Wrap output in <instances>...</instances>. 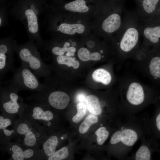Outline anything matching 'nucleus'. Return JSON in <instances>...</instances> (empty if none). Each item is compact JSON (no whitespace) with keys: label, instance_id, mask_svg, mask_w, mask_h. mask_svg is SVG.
I'll return each mask as SVG.
<instances>
[{"label":"nucleus","instance_id":"12","mask_svg":"<svg viewBox=\"0 0 160 160\" xmlns=\"http://www.w3.org/2000/svg\"><path fill=\"white\" fill-rule=\"evenodd\" d=\"M24 114L47 136L54 129L55 115L52 109L46 104L32 101L26 104Z\"/></svg>","mask_w":160,"mask_h":160},{"label":"nucleus","instance_id":"14","mask_svg":"<svg viewBox=\"0 0 160 160\" xmlns=\"http://www.w3.org/2000/svg\"><path fill=\"white\" fill-rule=\"evenodd\" d=\"M18 92L6 84H0V110L1 113L18 116L23 113L26 104L18 94Z\"/></svg>","mask_w":160,"mask_h":160},{"label":"nucleus","instance_id":"37","mask_svg":"<svg viewBox=\"0 0 160 160\" xmlns=\"http://www.w3.org/2000/svg\"></svg>","mask_w":160,"mask_h":160},{"label":"nucleus","instance_id":"7","mask_svg":"<svg viewBox=\"0 0 160 160\" xmlns=\"http://www.w3.org/2000/svg\"><path fill=\"white\" fill-rule=\"evenodd\" d=\"M131 59L134 68L160 88V46L146 50L140 47Z\"/></svg>","mask_w":160,"mask_h":160},{"label":"nucleus","instance_id":"18","mask_svg":"<svg viewBox=\"0 0 160 160\" xmlns=\"http://www.w3.org/2000/svg\"><path fill=\"white\" fill-rule=\"evenodd\" d=\"M141 144L136 151L127 159L135 160H150L153 153L156 151L159 143L157 140L149 135L141 139Z\"/></svg>","mask_w":160,"mask_h":160},{"label":"nucleus","instance_id":"34","mask_svg":"<svg viewBox=\"0 0 160 160\" xmlns=\"http://www.w3.org/2000/svg\"><path fill=\"white\" fill-rule=\"evenodd\" d=\"M8 0H0V5L4 4V3Z\"/></svg>","mask_w":160,"mask_h":160},{"label":"nucleus","instance_id":"24","mask_svg":"<svg viewBox=\"0 0 160 160\" xmlns=\"http://www.w3.org/2000/svg\"><path fill=\"white\" fill-rule=\"evenodd\" d=\"M92 76L95 81L100 83L105 86L111 84L113 78L111 73L103 68H100L95 70Z\"/></svg>","mask_w":160,"mask_h":160},{"label":"nucleus","instance_id":"22","mask_svg":"<svg viewBox=\"0 0 160 160\" xmlns=\"http://www.w3.org/2000/svg\"><path fill=\"white\" fill-rule=\"evenodd\" d=\"M85 103L89 112L95 115H100L103 112L102 107H106V106L105 101H103L101 104L98 98L92 95L86 97Z\"/></svg>","mask_w":160,"mask_h":160},{"label":"nucleus","instance_id":"13","mask_svg":"<svg viewBox=\"0 0 160 160\" xmlns=\"http://www.w3.org/2000/svg\"><path fill=\"white\" fill-rule=\"evenodd\" d=\"M13 76L7 83L8 86L19 92L22 90L42 91L44 88L43 84H41L38 78L26 65L21 63L18 68L12 71Z\"/></svg>","mask_w":160,"mask_h":160},{"label":"nucleus","instance_id":"20","mask_svg":"<svg viewBox=\"0 0 160 160\" xmlns=\"http://www.w3.org/2000/svg\"><path fill=\"white\" fill-rule=\"evenodd\" d=\"M136 11L140 19L160 17V0H140Z\"/></svg>","mask_w":160,"mask_h":160},{"label":"nucleus","instance_id":"9","mask_svg":"<svg viewBox=\"0 0 160 160\" xmlns=\"http://www.w3.org/2000/svg\"><path fill=\"white\" fill-rule=\"evenodd\" d=\"M15 123V142L26 147L41 148L47 135L31 122L24 113L18 116Z\"/></svg>","mask_w":160,"mask_h":160},{"label":"nucleus","instance_id":"25","mask_svg":"<svg viewBox=\"0 0 160 160\" xmlns=\"http://www.w3.org/2000/svg\"><path fill=\"white\" fill-rule=\"evenodd\" d=\"M53 57V59H55V63L59 65L72 67L75 69L78 68L79 66V62L76 60L75 57L59 56Z\"/></svg>","mask_w":160,"mask_h":160},{"label":"nucleus","instance_id":"10","mask_svg":"<svg viewBox=\"0 0 160 160\" xmlns=\"http://www.w3.org/2000/svg\"><path fill=\"white\" fill-rule=\"evenodd\" d=\"M105 0H72L58 4H47V9L54 12H66L83 15L92 20L98 15Z\"/></svg>","mask_w":160,"mask_h":160},{"label":"nucleus","instance_id":"32","mask_svg":"<svg viewBox=\"0 0 160 160\" xmlns=\"http://www.w3.org/2000/svg\"><path fill=\"white\" fill-rule=\"evenodd\" d=\"M86 97L85 95L82 93H80L77 96V99L80 103H84L85 102Z\"/></svg>","mask_w":160,"mask_h":160},{"label":"nucleus","instance_id":"23","mask_svg":"<svg viewBox=\"0 0 160 160\" xmlns=\"http://www.w3.org/2000/svg\"><path fill=\"white\" fill-rule=\"evenodd\" d=\"M77 55L79 58L83 61H99L106 58L109 56L99 52L91 53L87 48L83 46L78 49Z\"/></svg>","mask_w":160,"mask_h":160},{"label":"nucleus","instance_id":"19","mask_svg":"<svg viewBox=\"0 0 160 160\" xmlns=\"http://www.w3.org/2000/svg\"><path fill=\"white\" fill-rule=\"evenodd\" d=\"M17 116L1 113L0 115V144L14 139L15 134Z\"/></svg>","mask_w":160,"mask_h":160},{"label":"nucleus","instance_id":"15","mask_svg":"<svg viewBox=\"0 0 160 160\" xmlns=\"http://www.w3.org/2000/svg\"><path fill=\"white\" fill-rule=\"evenodd\" d=\"M139 23L143 37L141 48L146 50L160 46V17L139 19Z\"/></svg>","mask_w":160,"mask_h":160},{"label":"nucleus","instance_id":"28","mask_svg":"<svg viewBox=\"0 0 160 160\" xmlns=\"http://www.w3.org/2000/svg\"><path fill=\"white\" fill-rule=\"evenodd\" d=\"M69 154V151L66 147H63L56 151L52 156L49 157L48 160H62L66 159Z\"/></svg>","mask_w":160,"mask_h":160},{"label":"nucleus","instance_id":"3","mask_svg":"<svg viewBox=\"0 0 160 160\" xmlns=\"http://www.w3.org/2000/svg\"><path fill=\"white\" fill-rule=\"evenodd\" d=\"M148 119L147 116L134 115L125 117L119 122V128L111 136L110 143L117 145L120 159H127L138 140L149 135Z\"/></svg>","mask_w":160,"mask_h":160},{"label":"nucleus","instance_id":"16","mask_svg":"<svg viewBox=\"0 0 160 160\" xmlns=\"http://www.w3.org/2000/svg\"><path fill=\"white\" fill-rule=\"evenodd\" d=\"M0 148L10 155L11 160H43L41 148L26 147L15 142L10 141L1 145Z\"/></svg>","mask_w":160,"mask_h":160},{"label":"nucleus","instance_id":"29","mask_svg":"<svg viewBox=\"0 0 160 160\" xmlns=\"http://www.w3.org/2000/svg\"><path fill=\"white\" fill-rule=\"evenodd\" d=\"M0 28L6 25L7 23V8L4 4L0 5Z\"/></svg>","mask_w":160,"mask_h":160},{"label":"nucleus","instance_id":"1","mask_svg":"<svg viewBox=\"0 0 160 160\" xmlns=\"http://www.w3.org/2000/svg\"><path fill=\"white\" fill-rule=\"evenodd\" d=\"M119 90L120 103L127 116L136 115L160 98V92L129 73L120 79Z\"/></svg>","mask_w":160,"mask_h":160},{"label":"nucleus","instance_id":"2","mask_svg":"<svg viewBox=\"0 0 160 160\" xmlns=\"http://www.w3.org/2000/svg\"><path fill=\"white\" fill-rule=\"evenodd\" d=\"M139 22L136 11L125 12L121 26L109 41L120 65L131 59L140 47Z\"/></svg>","mask_w":160,"mask_h":160},{"label":"nucleus","instance_id":"4","mask_svg":"<svg viewBox=\"0 0 160 160\" xmlns=\"http://www.w3.org/2000/svg\"><path fill=\"white\" fill-rule=\"evenodd\" d=\"M47 4L44 0H16L10 11V14L23 23L29 40L35 42L38 48L43 49L44 44L40 33L39 18L45 11Z\"/></svg>","mask_w":160,"mask_h":160},{"label":"nucleus","instance_id":"21","mask_svg":"<svg viewBox=\"0 0 160 160\" xmlns=\"http://www.w3.org/2000/svg\"><path fill=\"white\" fill-rule=\"evenodd\" d=\"M155 110L149 118L148 124L150 136L156 140L160 139V98L154 104Z\"/></svg>","mask_w":160,"mask_h":160},{"label":"nucleus","instance_id":"8","mask_svg":"<svg viewBox=\"0 0 160 160\" xmlns=\"http://www.w3.org/2000/svg\"><path fill=\"white\" fill-rule=\"evenodd\" d=\"M37 49L35 42L29 40L24 44H17L15 52L21 64L28 67L38 78H44L50 74L51 68L43 61Z\"/></svg>","mask_w":160,"mask_h":160},{"label":"nucleus","instance_id":"36","mask_svg":"<svg viewBox=\"0 0 160 160\" xmlns=\"http://www.w3.org/2000/svg\"><path fill=\"white\" fill-rule=\"evenodd\" d=\"M140 0H137V2H138V1H139Z\"/></svg>","mask_w":160,"mask_h":160},{"label":"nucleus","instance_id":"31","mask_svg":"<svg viewBox=\"0 0 160 160\" xmlns=\"http://www.w3.org/2000/svg\"><path fill=\"white\" fill-rule=\"evenodd\" d=\"M106 130L107 128L105 127H101L96 131L95 133V134L97 136H99L102 134Z\"/></svg>","mask_w":160,"mask_h":160},{"label":"nucleus","instance_id":"30","mask_svg":"<svg viewBox=\"0 0 160 160\" xmlns=\"http://www.w3.org/2000/svg\"><path fill=\"white\" fill-rule=\"evenodd\" d=\"M109 135V132L107 129L102 135L97 136V142L99 145H103L108 138Z\"/></svg>","mask_w":160,"mask_h":160},{"label":"nucleus","instance_id":"33","mask_svg":"<svg viewBox=\"0 0 160 160\" xmlns=\"http://www.w3.org/2000/svg\"><path fill=\"white\" fill-rule=\"evenodd\" d=\"M48 4H58L62 3L66 0H44Z\"/></svg>","mask_w":160,"mask_h":160},{"label":"nucleus","instance_id":"11","mask_svg":"<svg viewBox=\"0 0 160 160\" xmlns=\"http://www.w3.org/2000/svg\"><path fill=\"white\" fill-rule=\"evenodd\" d=\"M43 84L42 91L32 94L27 99L44 103L52 109L62 110L66 108L70 101L68 94L63 91L55 90L49 75L44 78Z\"/></svg>","mask_w":160,"mask_h":160},{"label":"nucleus","instance_id":"5","mask_svg":"<svg viewBox=\"0 0 160 160\" xmlns=\"http://www.w3.org/2000/svg\"><path fill=\"white\" fill-rule=\"evenodd\" d=\"M47 31L51 34L79 37L91 33L92 19L86 16L66 12H54L47 9Z\"/></svg>","mask_w":160,"mask_h":160},{"label":"nucleus","instance_id":"26","mask_svg":"<svg viewBox=\"0 0 160 160\" xmlns=\"http://www.w3.org/2000/svg\"><path fill=\"white\" fill-rule=\"evenodd\" d=\"M98 117L93 114L88 115L80 125L79 131L81 134L85 133L92 124L97 122Z\"/></svg>","mask_w":160,"mask_h":160},{"label":"nucleus","instance_id":"27","mask_svg":"<svg viewBox=\"0 0 160 160\" xmlns=\"http://www.w3.org/2000/svg\"><path fill=\"white\" fill-rule=\"evenodd\" d=\"M77 113L72 118L73 121L75 123H79L85 115L87 112V106L84 103H79L76 105Z\"/></svg>","mask_w":160,"mask_h":160},{"label":"nucleus","instance_id":"17","mask_svg":"<svg viewBox=\"0 0 160 160\" xmlns=\"http://www.w3.org/2000/svg\"><path fill=\"white\" fill-rule=\"evenodd\" d=\"M12 35L0 39V79L1 80L9 71H12L14 66V52L17 44Z\"/></svg>","mask_w":160,"mask_h":160},{"label":"nucleus","instance_id":"35","mask_svg":"<svg viewBox=\"0 0 160 160\" xmlns=\"http://www.w3.org/2000/svg\"><path fill=\"white\" fill-rule=\"evenodd\" d=\"M156 151L159 153H160V148H158L156 150Z\"/></svg>","mask_w":160,"mask_h":160},{"label":"nucleus","instance_id":"6","mask_svg":"<svg viewBox=\"0 0 160 160\" xmlns=\"http://www.w3.org/2000/svg\"><path fill=\"white\" fill-rule=\"evenodd\" d=\"M124 0H105L97 16L92 20L91 33L109 41L121 26Z\"/></svg>","mask_w":160,"mask_h":160}]
</instances>
